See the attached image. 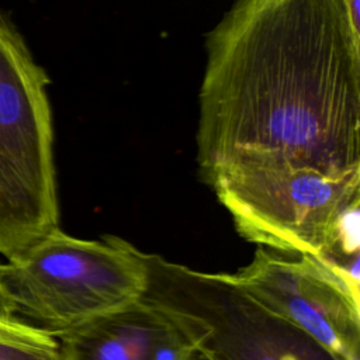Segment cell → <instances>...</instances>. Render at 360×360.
I'll list each match as a JSON object with an SVG mask.
<instances>
[{"instance_id":"cell-3","label":"cell","mask_w":360,"mask_h":360,"mask_svg":"<svg viewBox=\"0 0 360 360\" xmlns=\"http://www.w3.org/2000/svg\"><path fill=\"white\" fill-rule=\"evenodd\" d=\"M141 260V298L183 332L200 360H339L235 274L190 269L142 250Z\"/></svg>"},{"instance_id":"cell-7","label":"cell","mask_w":360,"mask_h":360,"mask_svg":"<svg viewBox=\"0 0 360 360\" xmlns=\"http://www.w3.org/2000/svg\"><path fill=\"white\" fill-rule=\"evenodd\" d=\"M55 338L66 360H200L183 332L142 298Z\"/></svg>"},{"instance_id":"cell-2","label":"cell","mask_w":360,"mask_h":360,"mask_svg":"<svg viewBox=\"0 0 360 360\" xmlns=\"http://www.w3.org/2000/svg\"><path fill=\"white\" fill-rule=\"evenodd\" d=\"M48 83L0 11V253L8 262L59 228Z\"/></svg>"},{"instance_id":"cell-4","label":"cell","mask_w":360,"mask_h":360,"mask_svg":"<svg viewBox=\"0 0 360 360\" xmlns=\"http://www.w3.org/2000/svg\"><path fill=\"white\" fill-rule=\"evenodd\" d=\"M15 316L53 336L142 297L141 250L105 235L79 239L53 229L20 259L0 264Z\"/></svg>"},{"instance_id":"cell-1","label":"cell","mask_w":360,"mask_h":360,"mask_svg":"<svg viewBox=\"0 0 360 360\" xmlns=\"http://www.w3.org/2000/svg\"><path fill=\"white\" fill-rule=\"evenodd\" d=\"M205 49L200 172L287 162L360 173V30L346 0H235Z\"/></svg>"},{"instance_id":"cell-5","label":"cell","mask_w":360,"mask_h":360,"mask_svg":"<svg viewBox=\"0 0 360 360\" xmlns=\"http://www.w3.org/2000/svg\"><path fill=\"white\" fill-rule=\"evenodd\" d=\"M240 236L262 248L319 257L360 205V173L329 174L287 162H226L200 172Z\"/></svg>"},{"instance_id":"cell-8","label":"cell","mask_w":360,"mask_h":360,"mask_svg":"<svg viewBox=\"0 0 360 360\" xmlns=\"http://www.w3.org/2000/svg\"><path fill=\"white\" fill-rule=\"evenodd\" d=\"M0 360H66L59 340L51 345H27L0 340Z\"/></svg>"},{"instance_id":"cell-9","label":"cell","mask_w":360,"mask_h":360,"mask_svg":"<svg viewBox=\"0 0 360 360\" xmlns=\"http://www.w3.org/2000/svg\"><path fill=\"white\" fill-rule=\"evenodd\" d=\"M0 340L27 345H51L58 339L24 321H0Z\"/></svg>"},{"instance_id":"cell-6","label":"cell","mask_w":360,"mask_h":360,"mask_svg":"<svg viewBox=\"0 0 360 360\" xmlns=\"http://www.w3.org/2000/svg\"><path fill=\"white\" fill-rule=\"evenodd\" d=\"M235 276L339 360H360V290L322 260L259 246Z\"/></svg>"},{"instance_id":"cell-10","label":"cell","mask_w":360,"mask_h":360,"mask_svg":"<svg viewBox=\"0 0 360 360\" xmlns=\"http://www.w3.org/2000/svg\"><path fill=\"white\" fill-rule=\"evenodd\" d=\"M0 321H21L15 316L14 314V309H13V305L10 302V300L7 298L6 292L3 291L1 285H0Z\"/></svg>"}]
</instances>
